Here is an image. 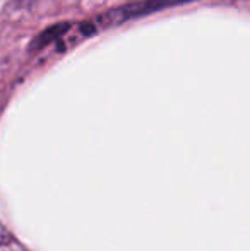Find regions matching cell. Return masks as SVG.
I'll return each mask as SVG.
<instances>
[{"label": "cell", "instance_id": "cell-1", "mask_svg": "<svg viewBox=\"0 0 250 251\" xmlns=\"http://www.w3.org/2000/svg\"><path fill=\"white\" fill-rule=\"evenodd\" d=\"M185 2H192V0H140V2H132V3H127L124 7H118V9H113V10H110V12L103 14V16L96 17L93 23H89V26L93 27V31L96 33L101 27L120 26L125 21L137 19V17H146V16H149V14L160 12V10H163V9L180 5V3H185Z\"/></svg>", "mask_w": 250, "mask_h": 251}, {"label": "cell", "instance_id": "cell-2", "mask_svg": "<svg viewBox=\"0 0 250 251\" xmlns=\"http://www.w3.org/2000/svg\"><path fill=\"white\" fill-rule=\"evenodd\" d=\"M69 29H70V24H67V23L55 24V26L48 27V29H45L43 33L34 38V41L31 43V50H41V48H45L47 45L54 43L58 38H62Z\"/></svg>", "mask_w": 250, "mask_h": 251}]
</instances>
